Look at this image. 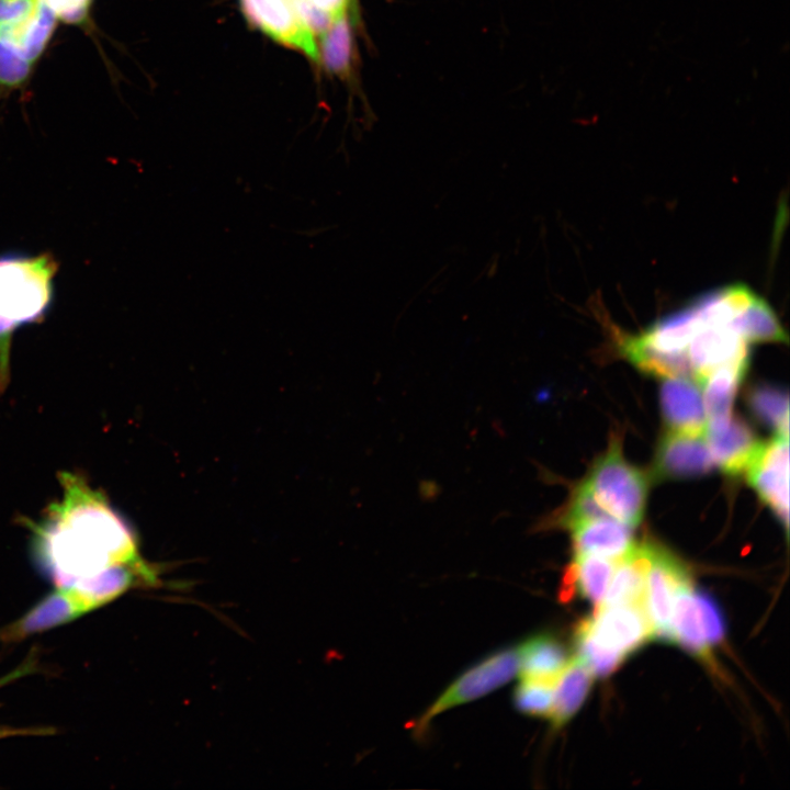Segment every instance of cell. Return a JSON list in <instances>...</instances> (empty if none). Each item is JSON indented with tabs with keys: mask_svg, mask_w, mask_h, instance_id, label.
Masks as SVG:
<instances>
[{
	"mask_svg": "<svg viewBox=\"0 0 790 790\" xmlns=\"http://www.w3.org/2000/svg\"><path fill=\"white\" fill-rule=\"evenodd\" d=\"M320 37V53L326 68L337 75L347 74L351 65L352 44L346 15L335 19Z\"/></svg>",
	"mask_w": 790,
	"mask_h": 790,
	"instance_id": "24",
	"label": "cell"
},
{
	"mask_svg": "<svg viewBox=\"0 0 790 790\" xmlns=\"http://www.w3.org/2000/svg\"><path fill=\"white\" fill-rule=\"evenodd\" d=\"M592 679V673L578 657L568 659L556 678L548 715L554 730L563 727L576 714L588 696Z\"/></svg>",
	"mask_w": 790,
	"mask_h": 790,
	"instance_id": "17",
	"label": "cell"
},
{
	"mask_svg": "<svg viewBox=\"0 0 790 790\" xmlns=\"http://www.w3.org/2000/svg\"><path fill=\"white\" fill-rule=\"evenodd\" d=\"M37 3L38 0H0V26L24 19Z\"/></svg>",
	"mask_w": 790,
	"mask_h": 790,
	"instance_id": "29",
	"label": "cell"
},
{
	"mask_svg": "<svg viewBox=\"0 0 790 790\" xmlns=\"http://www.w3.org/2000/svg\"><path fill=\"white\" fill-rule=\"evenodd\" d=\"M574 554L620 560L634 545L631 527L613 518H601L569 530Z\"/></svg>",
	"mask_w": 790,
	"mask_h": 790,
	"instance_id": "14",
	"label": "cell"
},
{
	"mask_svg": "<svg viewBox=\"0 0 790 790\" xmlns=\"http://www.w3.org/2000/svg\"><path fill=\"white\" fill-rule=\"evenodd\" d=\"M661 408L670 431L706 435L707 415L700 384L688 376L667 377L659 392Z\"/></svg>",
	"mask_w": 790,
	"mask_h": 790,
	"instance_id": "11",
	"label": "cell"
},
{
	"mask_svg": "<svg viewBox=\"0 0 790 790\" xmlns=\"http://www.w3.org/2000/svg\"><path fill=\"white\" fill-rule=\"evenodd\" d=\"M319 9L329 13L334 19L346 15L351 0H311Z\"/></svg>",
	"mask_w": 790,
	"mask_h": 790,
	"instance_id": "31",
	"label": "cell"
},
{
	"mask_svg": "<svg viewBox=\"0 0 790 790\" xmlns=\"http://www.w3.org/2000/svg\"><path fill=\"white\" fill-rule=\"evenodd\" d=\"M618 560L591 554H574L567 565L561 587L562 600L575 596L597 607L603 600Z\"/></svg>",
	"mask_w": 790,
	"mask_h": 790,
	"instance_id": "13",
	"label": "cell"
},
{
	"mask_svg": "<svg viewBox=\"0 0 790 790\" xmlns=\"http://www.w3.org/2000/svg\"><path fill=\"white\" fill-rule=\"evenodd\" d=\"M519 677L556 680L567 664L564 645L552 634H534L518 644Z\"/></svg>",
	"mask_w": 790,
	"mask_h": 790,
	"instance_id": "18",
	"label": "cell"
},
{
	"mask_svg": "<svg viewBox=\"0 0 790 790\" xmlns=\"http://www.w3.org/2000/svg\"><path fill=\"white\" fill-rule=\"evenodd\" d=\"M555 681L520 678L512 696L517 711L530 716L548 718L552 707Z\"/></svg>",
	"mask_w": 790,
	"mask_h": 790,
	"instance_id": "25",
	"label": "cell"
},
{
	"mask_svg": "<svg viewBox=\"0 0 790 790\" xmlns=\"http://www.w3.org/2000/svg\"><path fill=\"white\" fill-rule=\"evenodd\" d=\"M587 619L592 636L625 657L654 639L644 603L600 606Z\"/></svg>",
	"mask_w": 790,
	"mask_h": 790,
	"instance_id": "7",
	"label": "cell"
},
{
	"mask_svg": "<svg viewBox=\"0 0 790 790\" xmlns=\"http://www.w3.org/2000/svg\"><path fill=\"white\" fill-rule=\"evenodd\" d=\"M652 545L651 542L634 544L623 557L618 560L600 606L644 603L645 575L651 558Z\"/></svg>",
	"mask_w": 790,
	"mask_h": 790,
	"instance_id": "16",
	"label": "cell"
},
{
	"mask_svg": "<svg viewBox=\"0 0 790 790\" xmlns=\"http://www.w3.org/2000/svg\"><path fill=\"white\" fill-rule=\"evenodd\" d=\"M59 262L50 252L0 253V386L9 372L13 334L23 326L42 323L55 300Z\"/></svg>",
	"mask_w": 790,
	"mask_h": 790,
	"instance_id": "2",
	"label": "cell"
},
{
	"mask_svg": "<svg viewBox=\"0 0 790 790\" xmlns=\"http://www.w3.org/2000/svg\"><path fill=\"white\" fill-rule=\"evenodd\" d=\"M519 674L518 644L498 650L460 674L415 721L414 736L421 738L441 713L481 699Z\"/></svg>",
	"mask_w": 790,
	"mask_h": 790,
	"instance_id": "4",
	"label": "cell"
},
{
	"mask_svg": "<svg viewBox=\"0 0 790 790\" xmlns=\"http://www.w3.org/2000/svg\"><path fill=\"white\" fill-rule=\"evenodd\" d=\"M98 609L93 600L74 586H58L26 613L0 629V642H20L31 635L69 623Z\"/></svg>",
	"mask_w": 790,
	"mask_h": 790,
	"instance_id": "6",
	"label": "cell"
},
{
	"mask_svg": "<svg viewBox=\"0 0 790 790\" xmlns=\"http://www.w3.org/2000/svg\"><path fill=\"white\" fill-rule=\"evenodd\" d=\"M673 631L674 642L695 657L711 664V650L700 625L691 579L681 583L675 591Z\"/></svg>",
	"mask_w": 790,
	"mask_h": 790,
	"instance_id": "20",
	"label": "cell"
},
{
	"mask_svg": "<svg viewBox=\"0 0 790 790\" xmlns=\"http://www.w3.org/2000/svg\"><path fill=\"white\" fill-rule=\"evenodd\" d=\"M746 370L747 366L720 368L699 383L707 415V428L721 426L732 417L736 391Z\"/></svg>",
	"mask_w": 790,
	"mask_h": 790,
	"instance_id": "21",
	"label": "cell"
},
{
	"mask_svg": "<svg viewBox=\"0 0 790 790\" xmlns=\"http://www.w3.org/2000/svg\"><path fill=\"white\" fill-rule=\"evenodd\" d=\"M52 730L46 727H10L0 725V740L12 737V736H24V735H45L50 734Z\"/></svg>",
	"mask_w": 790,
	"mask_h": 790,
	"instance_id": "32",
	"label": "cell"
},
{
	"mask_svg": "<svg viewBox=\"0 0 790 790\" xmlns=\"http://www.w3.org/2000/svg\"><path fill=\"white\" fill-rule=\"evenodd\" d=\"M33 528L37 556L57 586H76L124 567L148 565L136 538L106 497L75 473Z\"/></svg>",
	"mask_w": 790,
	"mask_h": 790,
	"instance_id": "1",
	"label": "cell"
},
{
	"mask_svg": "<svg viewBox=\"0 0 790 790\" xmlns=\"http://www.w3.org/2000/svg\"><path fill=\"white\" fill-rule=\"evenodd\" d=\"M34 65L0 41V90L22 87L30 78Z\"/></svg>",
	"mask_w": 790,
	"mask_h": 790,
	"instance_id": "27",
	"label": "cell"
},
{
	"mask_svg": "<svg viewBox=\"0 0 790 790\" xmlns=\"http://www.w3.org/2000/svg\"><path fill=\"white\" fill-rule=\"evenodd\" d=\"M713 465L706 435L669 431L658 444L654 475L661 478H689L707 474Z\"/></svg>",
	"mask_w": 790,
	"mask_h": 790,
	"instance_id": "10",
	"label": "cell"
},
{
	"mask_svg": "<svg viewBox=\"0 0 790 790\" xmlns=\"http://www.w3.org/2000/svg\"><path fill=\"white\" fill-rule=\"evenodd\" d=\"M36 667H37L36 658L29 657L21 665H19L15 669H13L10 673L0 677V688L20 679L26 675H31V674L35 673Z\"/></svg>",
	"mask_w": 790,
	"mask_h": 790,
	"instance_id": "30",
	"label": "cell"
},
{
	"mask_svg": "<svg viewBox=\"0 0 790 790\" xmlns=\"http://www.w3.org/2000/svg\"><path fill=\"white\" fill-rule=\"evenodd\" d=\"M747 479L761 500L783 523L789 526V443L788 437L777 436L763 443L747 467Z\"/></svg>",
	"mask_w": 790,
	"mask_h": 790,
	"instance_id": "8",
	"label": "cell"
},
{
	"mask_svg": "<svg viewBox=\"0 0 790 790\" xmlns=\"http://www.w3.org/2000/svg\"><path fill=\"white\" fill-rule=\"evenodd\" d=\"M289 2H292L293 0H287Z\"/></svg>",
	"mask_w": 790,
	"mask_h": 790,
	"instance_id": "33",
	"label": "cell"
},
{
	"mask_svg": "<svg viewBox=\"0 0 790 790\" xmlns=\"http://www.w3.org/2000/svg\"><path fill=\"white\" fill-rule=\"evenodd\" d=\"M691 579L682 562L659 545H652L645 575V609L655 640L674 642L673 603L677 587Z\"/></svg>",
	"mask_w": 790,
	"mask_h": 790,
	"instance_id": "5",
	"label": "cell"
},
{
	"mask_svg": "<svg viewBox=\"0 0 790 790\" xmlns=\"http://www.w3.org/2000/svg\"><path fill=\"white\" fill-rule=\"evenodd\" d=\"M58 20L40 0L24 19L0 26V41L35 65L49 44Z\"/></svg>",
	"mask_w": 790,
	"mask_h": 790,
	"instance_id": "15",
	"label": "cell"
},
{
	"mask_svg": "<svg viewBox=\"0 0 790 790\" xmlns=\"http://www.w3.org/2000/svg\"><path fill=\"white\" fill-rule=\"evenodd\" d=\"M585 482L610 517L630 527L641 522L647 482L640 470L624 460L619 437L611 438L607 451L596 461Z\"/></svg>",
	"mask_w": 790,
	"mask_h": 790,
	"instance_id": "3",
	"label": "cell"
},
{
	"mask_svg": "<svg viewBox=\"0 0 790 790\" xmlns=\"http://www.w3.org/2000/svg\"><path fill=\"white\" fill-rule=\"evenodd\" d=\"M700 625L709 646L720 644L725 636V621L718 602L703 590H693Z\"/></svg>",
	"mask_w": 790,
	"mask_h": 790,
	"instance_id": "26",
	"label": "cell"
},
{
	"mask_svg": "<svg viewBox=\"0 0 790 790\" xmlns=\"http://www.w3.org/2000/svg\"><path fill=\"white\" fill-rule=\"evenodd\" d=\"M58 21L71 25H86L93 0H40Z\"/></svg>",
	"mask_w": 790,
	"mask_h": 790,
	"instance_id": "28",
	"label": "cell"
},
{
	"mask_svg": "<svg viewBox=\"0 0 790 790\" xmlns=\"http://www.w3.org/2000/svg\"><path fill=\"white\" fill-rule=\"evenodd\" d=\"M240 5L248 21L268 36L312 59L319 58L314 34L287 0H240Z\"/></svg>",
	"mask_w": 790,
	"mask_h": 790,
	"instance_id": "9",
	"label": "cell"
},
{
	"mask_svg": "<svg viewBox=\"0 0 790 790\" xmlns=\"http://www.w3.org/2000/svg\"><path fill=\"white\" fill-rule=\"evenodd\" d=\"M578 657L594 676L607 677L627 658L623 654L600 644L591 634L588 619H583L574 633Z\"/></svg>",
	"mask_w": 790,
	"mask_h": 790,
	"instance_id": "23",
	"label": "cell"
},
{
	"mask_svg": "<svg viewBox=\"0 0 790 790\" xmlns=\"http://www.w3.org/2000/svg\"><path fill=\"white\" fill-rule=\"evenodd\" d=\"M706 439L714 464L730 475L745 473L763 444L745 421L732 417L721 426L708 427Z\"/></svg>",
	"mask_w": 790,
	"mask_h": 790,
	"instance_id": "12",
	"label": "cell"
},
{
	"mask_svg": "<svg viewBox=\"0 0 790 790\" xmlns=\"http://www.w3.org/2000/svg\"><path fill=\"white\" fill-rule=\"evenodd\" d=\"M622 356L642 372L656 377H693L689 361L684 352H662L643 342L634 335L614 332ZM695 379V377H693Z\"/></svg>",
	"mask_w": 790,
	"mask_h": 790,
	"instance_id": "19",
	"label": "cell"
},
{
	"mask_svg": "<svg viewBox=\"0 0 790 790\" xmlns=\"http://www.w3.org/2000/svg\"><path fill=\"white\" fill-rule=\"evenodd\" d=\"M748 406L755 417L777 431V436L789 435V397L780 388L760 385L748 394Z\"/></svg>",
	"mask_w": 790,
	"mask_h": 790,
	"instance_id": "22",
	"label": "cell"
}]
</instances>
